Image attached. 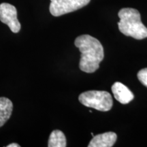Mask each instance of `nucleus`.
Listing matches in <instances>:
<instances>
[{"label":"nucleus","mask_w":147,"mask_h":147,"mask_svg":"<svg viewBox=\"0 0 147 147\" xmlns=\"http://www.w3.org/2000/svg\"><path fill=\"white\" fill-rule=\"evenodd\" d=\"M117 136L115 132H106L93 136L89 142V147H111L116 142Z\"/></svg>","instance_id":"nucleus-7"},{"label":"nucleus","mask_w":147,"mask_h":147,"mask_svg":"<svg viewBox=\"0 0 147 147\" xmlns=\"http://www.w3.org/2000/svg\"><path fill=\"white\" fill-rule=\"evenodd\" d=\"M120 21L119 29L126 36H131L136 40L147 38V28L141 21L139 11L131 8H122L119 12Z\"/></svg>","instance_id":"nucleus-2"},{"label":"nucleus","mask_w":147,"mask_h":147,"mask_svg":"<svg viewBox=\"0 0 147 147\" xmlns=\"http://www.w3.org/2000/svg\"><path fill=\"white\" fill-rule=\"evenodd\" d=\"M112 91L115 98L122 104H128L134 98L131 90L121 82H115L112 86Z\"/></svg>","instance_id":"nucleus-6"},{"label":"nucleus","mask_w":147,"mask_h":147,"mask_svg":"<svg viewBox=\"0 0 147 147\" xmlns=\"http://www.w3.org/2000/svg\"><path fill=\"white\" fill-rule=\"evenodd\" d=\"M78 100L82 105L102 112L110 110L113 105L111 95L108 92L104 91L84 92L79 95Z\"/></svg>","instance_id":"nucleus-3"},{"label":"nucleus","mask_w":147,"mask_h":147,"mask_svg":"<svg viewBox=\"0 0 147 147\" xmlns=\"http://www.w3.org/2000/svg\"><path fill=\"white\" fill-rule=\"evenodd\" d=\"M7 147H20L19 144H16V143H12V144H10L9 145H7Z\"/></svg>","instance_id":"nucleus-11"},{"label":"nucleus","mask_w":147,"mask_h":147,"mask_svg":"<svg viewBox=\"0 0 147 147\" xmlns=\"http://www.w3.org/2000/svg\"><path fill=\"white\" fill-rule=\"evenodd\" d=\"M91 0H51V14L54 16H59L69 13L89 4Z\"/></svg>","instance_id":"nucleus-4"},{"label":"nucleus","mask_w":147,"mask_h":147,"mask_svg":"<svg viewBox=\"0 0 147 147\" xmlns=\"http://www.w3.org/2000/svg\"><path fill=\"white\" fill-rule=\"evenodd\" d=\"M49 147H65L66 138L64 134L60 130H54L51 132L48 142Z\"/></svg>","instance_id":"nucleus-9"},{"label":"nucleus","mask_w":147,"mask_h":147,"mask_svg":"<svg viewBox=\"0 0 147 147\" xmlns=\"http://www.w3.org/2000/svg\"><path fill=\"white\" fill-rule=\"evenodd\" d=\"M0 21L8 25L13 33L19 32L21 23L17 18V11L14 5L8 3L0 4Z\"/></svg>","instance_id":"nucleus-5"},{"label":"nucleus","mask_w":147,"mask_h":147,"mask_svg":"<svg viewBox=\"0 0 147 147\" xmlns=\"http://www.w3.org/2000/svg\"><path fill=\"white\" fill-rule=\"evenodd\" d=\"M74 45L81 53L79 67L86 73H93L104 59V48L96 38L89 35H82L76 38Z\"/></svg>","instance_id":"nucleus-1"},{"label":"nucleus","mask_w":147,"mask_h":147,"mask_svg":"<svg viewBox=\"0 0 147 147\" xmlns=\"http://www.w3.org/2000/svg\"><path fill=\"white\" fill-rule=\"evenodd\" d=\"M13 110V104L10 100L5 97H0V127L10 118Z\"/></svg>","instance_id":"nucleus-8"},{"label":"nucleus","mask_w":147,"mask_h":147,"mask_svg":"<svg viewBox=\"0 0 147 147\" xmlns=\"http://www.w3.org/2000/svg\"><path fill=\"white\" fill-rule=\"evenodd\" d=\"M137 76L141 83L147 87V67L140 70L138 73Z\"/></svg>","instance_id":"nucleus-10"}]
</instances>
